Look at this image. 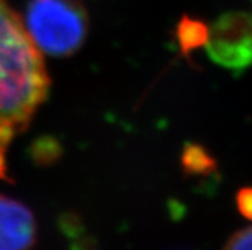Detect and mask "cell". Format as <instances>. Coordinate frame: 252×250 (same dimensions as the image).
<instances>
[{
	"label": "cell",
	"mask_w": 252,
	"mask_h": 250,
	"mask_svg": "<svg viewBox=\"0 0 252 250\" xmlns=\"http://www.w3.org/2000/svg\"><path fill=\"white\" fill-rule=\"evenodd\" d=\"M209 57L233 73L252 66V17L246 12H225L209 28L204 45Z\"/></svg>",
	"instance_id": "cell-3"
},
{
	"label": "cell",
	"mask_w": 252,
	"mask_h": 250,
	"mask_svg": "<svg viewBox=\"0 0 252 250\" xmlns=\"http://www.w3.org/2000/svg\"><path fill=\"white\" fill-rule=\"evenodd\" d=\"M223 250H252V226L234 232L225 243Z\"/></svg>",
	"instance_id": "cell-7"
},
{
	"label": "cell",
	"mask_w": 252,
	"mask_h": 250,
	"mask_svg": "<svg viewBox=\"0 0 252 250\" xmlns=\"http://www.w3.org/2000/svg\"><path fill=\"white\" fill-rule=\"evenodd\" d=\"M25 28L42 55L76 53L88 35V14L80 0H29Z\"/></svg>",
	"instance_id": "cell-2"
},
{
	"label": "cell",
	"mask_w": 252,
	"mask_h": 250,
	"mask_svg": "<svg viewBox=\"0 0 252 250\" xmlns=\"http://www.w3.org/2000/svg\"><path fill=\"white\" fill-rule=\"evenodd\" d=\"M175 36L178 47L183 56L189 57L190 53L199 47H204L209 39V26L199 18H192L189 15H183L177 25Z\"/></svg>",
	"instance_id": "cell-5"
},
{
	"label": "cell",
	"mask_w": 252,
	"mask_h": 250,
	"mask_svg": "<svg viewBox=\"0 0 252 250\" xmlns=\"http://www.w3.org/2000/svg\"><path fill=\"white\" fill-rule=\"evenodd\" d=\"M181 167L186 175L207 176L216 170L218 165L213 155L202 145L195 142H186L181 152Z\"/></svg>",
	"instance_id": "cell-6"
},
{
	"label": "cell",
	"mask_w": 252,
	"mask_h": 250,
	"mask_svg": "<svg viewBox=\"0 0 252 250\" xmlns=\"http://www.w3.org/2000/svg\"><path fill=\"white\" fill-rule=\"evenodd\" d=\"M36 241V220L23 202L0 194V250H31Z\"/></svg>",
	"instance_id": "cell-4"
},
{
	"label": "cell",
	"mask_w": 252,
	"mask_h": 250,
	"mask_svg": "<svg viewBox=\"0 0 252 250\" xmlns=\"http://www.w3.org/2000/svg\"><path fill=\"white\" fill-rule=\"evenodd\" d=\"M49 90L41 50L20 15L0 0V162L8 145L29 127Z\"/></svg>",
	"instance_id": "cell-1"
},
{
	"label": "cell",
	"mask_w": 252,
	"mask_h": 250,
	"mask_svg": "<svg viewBox=\"0 0 252 250\" xmlns=\"http://www.w3.org/2000/svg\"><path fill=\"white\" fill-rule=\"evenodd\" d=\"M237 210L243 217L252 222V187H243L236 196Z\"/></svg>",
	"instance_id": "cell-8"
}]
</instances>
